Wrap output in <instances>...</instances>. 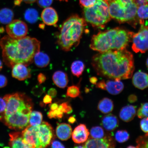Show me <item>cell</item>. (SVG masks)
I'll return each mask as SVG.
<instances>
[{
	"label": "cell",
	"mask_w": 148,
	"mask_h": 148,
	"mask_svg": "<svg viewBox=\"0 0 148 148\" xmlns=\"http://www.w3.org/2000/svg\"><path fill=\"white\" fill-rule=\"evenodd\" d=\"M92 64L98 75L114 80L130 79L134 70L133 55L125 49L99 52Z\"/></svg>",
	"instance_id": "1"
},
{
	"label": "cell",
	"mask_w": 148,
	"mask_h": 148,
	"mask_svg": "<svg viewBox=\"0 0 148 148\" xmlns=\"http://www.w3.org/2000/svg\"><path fill=\"white\" fill-rule=\"evenodd\" d=\"M3 62L9 67L23 64L32 63L35 54L40 51V42L37 39L25 36L14 39L5 36L0 40Z\"/></svg>",
	"instance_id": "2"
},
{
	"label": "cell",
	"mask_w": 148,
	"mask_h": 148,
	"mask_svg": "<svg viewBox=\"0 0 148 148\" xmlns=\"http://www.w3.org/2000/svg\"><path fill=\"white\" fill-rule=\"evenodd\" d=\"M133 33L119 27L99 32L92 36L90 47L99 52L125 49Z\"/></svg>",
	"instance_id": "3"
},
{
	"label": "cell",
	"mask_w": 148,
	"mask_h": 148,
	"mask_svg": "<svg viewBox=\"0 0 148 148\" xmlns=\"http://www.w3.org/2000/svg\"><path fill=\"white\" fill-rule=\"evenodd\" d=\"M86 22L77 14L64 22L57 36V43L61 49L70 51L79 45L87 26Z\"/></svg>",
	"instance_id": "4"
},
{
	"label": "cell",
	"mask_w": 148,
	"mask_h": 148,
	"mask_svg": "<svg viewBox=\"0 0 148 148\" xmlns=\"http://www.w3.org/2000/svg\"><path fill=\"white\" fill-rule=\"evenodd\" d=\"M108 4L110 15L120 23L134 21L138 6L136 0H105Z\"/></svg>",
	"instance_id": "5"
},
{
	"label": "cell",
	"mask_w": 148,
	"mask_h": 148,
	"mask_svg": "<svg viewBox=\"0 0 148 148\" xmlns=\"http://www.w3.org/2000/svg\"><path fill=\"white\" fill-rule=\"evenodd\" d=\"M84 19L92 27L102 28L110 21L111 18L108 4L105 0H97L93 6L84 8Z\"/></svg>",
	"instance_id": "6"
},
{
	"label": "cell",
	"mask_w": 148,
	"mask_h": 148,
	"mask_svg": "<svg viewBox=\"0 0 148 148\" xmlns=\"http://www.w3.org/2000/svg\"><path fill=\"white\" fill-rule=\"evenodd\" d=\"M32 109V106L27 107L10 115L3 116V122L10 129L19 130L25 129L29 124Z\"/></svg>",
	"instance_id": "7"
},
{
	"label": "cell",
	"mask_w": 148,
	"mask_h": 148,
	"mask_svg": "<svg viewBox=\"0 0 148 148\" xmlns=\"http://www.w3.org/2000/svg\"><path fill=\"white\" fill-rule=\"evenodd\" d=\"M3 99L6 101V107L3 116L10 115L27 107L32 106L30 100L23 93L16 92L7 94Z\"/></svg>",
	"instance_id": "8"
},
{
	"label": "cell",
	"mask_w": 148,
	"mask_h": 148,
	"mask_svg": "<svg viewBox=\"0 0 148 148\" xmlns=\"http://www.w3.org/2000/svg\"><path fill=\"white\" fill-rule=\"evenodd\" d=\"M132 49L135 53H145L148 49V26L141 25L140 29L132 36Z\"/></svg>",
	"instance_id": "9"
},
{
	"label": "cell",
	"mask_w": 148,
	"mask_h": 148,
	"mask_svg": "<svg viewBox=\"0 0 148 148\" xmlns=\"http://www.w3.org/2000/svg\"><path fill=\"white\" fill-rule=\"evenodd\" d=\"M6 31L7 34L11 38L20 39L27 36L28 29L25 22L19 20H15L7 25Z\"/></svg>",
	"instance_id": "10"
},
{
	"label": "cell",
	"mask_w": 148,
	"mask_h": 148,
	"mask_svg": "<svg viewBox=\"0 0 148 148\" xmlns=\"http://www.w3.org/2000/svg\"><path fill=\"white\" fill-rule=\"evenodd\" d=\"M37 132L40 148L49 145L53 136V129L51 125L47 122H42L37 126Z\"/></svg>",
	"instance_id": "11"
},
{
	"label": "cell",
	"mask_w": 148,
	"mask_h": 148,
	"mask_svg": "<svg viewBox=\"0 0 148 148\" xmlns=\"http://www.w3.org/2000/svg\"><path fill=\"white\" fill-rule=\"evenodd\" d=\"M21 134L24 143L29 148H40L37 132V126H27Z\"/></svg>",
	"instance_id": "12"
},
{
	"label": "cell",
	"mask_w": 148,
	"mask_h": 148,
	"mask_svg": "<svg viewBox=\"0 0 148 148\" xmlns=\"http://www.w3.org/2000/svg\"><path fill=\"white\" fill-rule=\"evenodd\" d=\"M115 146V141L110 135L100 139L90 138L86 140L84 145V148H112Z\"/></svg>",
	"instance_id": "13"
},
{
	"label": "cell",
	"mask_w": 148,
	"mask_h": 148,
	"mask_svg": "<svg viewBox=\"0 0 148 148\" xmlns=\"http://www.w3.org/2000/svg\"><path fill=\"white\" fill-rule=\"evenodd\" d=\"M89 135L86 125L81 124L76 127L72 133V139L76 143H82L88 140Z\"/></svg>",
	"instance_id": "14"
},
{
	"label": "cell",
	"mask_w": 148,
	"mask_h": 148,
	"mask_svg": "<svg viewBox=\"0 0 148 148\" xmlns=\"http://www.w3.org/2000/svg\"><path fill=\"white\" fill-rule=\"evenodd\" d=\"M27 66L23 64H17L12 66V76L20 81L29 78L31 76L30 70Z\"/></svg>",
	"instance_id": "15"
},
{
	"label": "cell",
	"mask_w": 148,
	"mask_h": 148,
	"mask_svg": "<svg viewBox=\"0 0 148 148\" xmlns=\"http://www.w3.org/2000/svg\"><path fill=\"white\" fill-rule=\"evenodd\" d=\"M41 17L43 23L48 25H56L58 20V16L56 10L49 7L45 8L42 11Z\"/></svg>",
	"instance_id": "16"
},
{
	"label": "cell",
	"mask_w": 148,
	"mask_h": 148,
	"mask_svg": "<svg viewBox=\"0 0 148 148\" xmlns=\"http://www.w3.org/2000/svg\"><path fill=\"white\" fill-rule=\"evenodd\" d=\"M132 82L135 87L145 89L148 87V74L141 71L137 72L133 76Z\"/></svg>",
	"instance_id": "17"
},
{
	"label": "cell",
	"mask_w": 148,
	"mask_h": 148,
	"mask_svg": "<svg viewBox=\"0 0 148 148\" xmlns=\"http://www.w3.org/2000/svg\"><path fill=\"white\" fill-rule=\"evenodd\" d=\"M119 123L116 116L112 114H108L102 118L101 125L106 130L114 131L118 127Z\"/></svg>",
	"instance_id": "18"
},
{
	"label": "cell",
	"mask_w": 148,
	"mask_h": 148,
	"mask_svg": "<svg viewBox=\"0 0 148 148\" xmlns=\"http://www.w3.org/2000/svg\"><path fill=\"white\" fill-rule=\"evenodd\" d=\"M124 86L120 80H109L105 81V90L112 95H116L123 91Z\"/></svg>",
	"instance_id": "19"
},
{
	"label": "cell",
	"mask_w": 148,
	"mask_h": 148,
	"mask_svg": "<svg viewBox=\"0 0 148 148\" xmlns=\"http://www.w3.org/2000/svg\"><path fill=\"white\" fill-rule=\"evenodd\" d=\"M72 133L73 131L71 126L66 123L60 124L57 126L56 130L57 137L64 141L67 140L71 138Z\"/></svg>",
	"instance_id": "20"
},
{
	"label": "cell",
	"mask_w": 148,
	"mask_h": 148,
	"mask_svg": "<svg viewBox=\"0 0 148 148\" xmlns=\"http://www.w3.org/2000/svg\"><path fill=\"white\" fill-rule=\"evenodd\" d=\"M136 113V107L129 105L123 107L119 112L120 118L125 122H130L134 119Z\"/></svg>",
	"instance_id": "21"
},
{
	"label": "cell",
	"mask_w": 148,
	"mask_h": 148,
	"mask_svg": "<svg viewBox=\"0 0 148 148\" xmlns=\"http://www.w3.org/2000/svg\"><path fill=\"white\" fill-rule=\"evenodd\" d=\"M52 79L54 84L59 88H64L68 85V76L63 71H57L55 72L53 74Z\"/></svg>",
	"instance_id": "22"
},
{
	"label": "cell",
	"mask_w": 148,
	"mask_h": 148,
	"mask_svg": "<svg viewBox=\"0 0 148 148\" xmlns=\"http://www.w3.org/2000/svg\"><path fill=\"white\" fill-rule=\"evenodd\" d=\"M10 142L9 145L10 147L13 148H29L24 143L22 134L19 132H14L10 133Z\"/></svg>",
	"instance_id": "23"
},
{
	"label": "cell",
	"mask_w": 148,
	"mask_h": 148,
	"mask_svg": "<svg viewBox=\"0 0 148 148\" xmlns=\"http://www.w3.org/2000/svg\"><path fill=\"white\" fill-rule=\"evenodd\" d=\"M114 108L113 102L108 98L105 97L100 101L98 103V110L104 114H107L112 112Z\"/></svg>",
	"instance_id": "24"
},
{
	"label": "cell",
	"mask_w": 148,
	"mask_h": 148,
	"mask_svg": "<svg viewBox=\"0 0 148 148\" xmlns=\"http://www.w3.org/2000/svg\"><path fill=\"white\" fill-rule=\"evenodd\" d=\"M33 60L36 65L40 68L47 66L49 64L50 61L49 56L40 51L35 54Z\"/></svg>",
	"instance_id": "25"
},
{
	"label": "cell",
	"mask_w": 148,
	"mask_h": 148,
	"mask_svg": "<svg viewBox=\"0 0 148 148\" xmlns=\"http://www.w3.org/2000/svg\"><path fill=\"white\" fill-rule=\"evenodd\" d=\"M13 11L8 8H3L0 10V23L8 25L12 21L14 17Z\"/></svg>",
	"instance_id": "26"
},
{
	"label": "cell",
	"mask_w": 148,
	"mask_h": 148,
	"mask_svg": "<svg viewBox=\"0 0 148 148\" xmlns=\"http://www.w3.org/2000/svg\"><path fill=\"white\" fill-rule=\"evenodd\" d=\"M85 68V64L82 61H74L71 64V66L72 73L75 76L79 77L82 75Z\"/></svg>",
	"instance_id": "27"
},
{
	"label": "cell",
	"mask_w": 148,
	"mask_h": 148,
	"mask_svg": "<svg viewBox=\"0 0 148 148\" xmlns=\"http://www.w3.org/2000/svg\"><path fill=\"white\" fill-rule=\"evenodd\" d=\"M42 120V115L41 112L38 111L31 112L29 116V125L32 126H38L41 124Z\"/></svg>",
	"instance_id": "28"
},
{
	"label": "cell",
	"mask_w": 148,
	"mask_h": 148,
	"mask_svg": "<svg viewBox=\"0 0 148 148\" xmlns=\"http://www.w3.org/2000/svg\"><path fill=\"white\" fill-rule=\"evenodd\" d=\"M24 16L25 20L28 23H34L38 19V12L34 8H29L25 11Z\"/></svg>",
	"instance_id": "29"
},
{
	"label": "cell",
	"mask_w": 148,
	"mask_h": 148,
	"mask_svg": "<svg viewBox=\"0 0 148 148\" xmlns=\"http://www.w3.org/2000/svg\"><path fill=\"white\" fill-rule=\"evenodd\" d=\"M136 15L139 18L140 25H144V20L148 19V4L139 6L137 10Z\"/></svg>",
	"instance_id": "30"
},
{
	"label": "cell",
	"mask_w": 148,
	"mask_h": 148,
	"mask_svg": "<svg viewBox=\"0 0 148 148\" xmlns=\"http://www.w3.org/2000/svg\"><path fill=\"white\" fill-rule=\"evenodd\" d=\"M90 135L92 138H101L105 136L104 131L103 127H93L90 130Z\"/></svg>",
	"instance_id": "31"
},
{
	"label": "cell",
	"mask_w": 148,
	"mask_h": 148,
	"mask_svg": "<svg viewBox=\"0 0 148 148\" xmlns=\"http://www.w3.org/2000/svg\"><path fill=\"white\" fill-rule=\"evenodd\" d=\"M130 134L125 130H119L116 131L115 134V138L116 141L119 143H123L129 140Z\"/></svg>",
	"instance_id": "32"
},
{
	"label": "cell",
	"mask_w": 148,
	"mask_h": 148,
	"mask_svg": "<svg viewBox=\"0 0 148 148\" xmlns=\"http://www.w3.org/2000/svg\"><path fill=\"white\" fill-rule=\"evenodd\" d=\"M136 148H148V133L138 137L136 140Z\"/></svg>",
	"instance_id": "33"
},
{
	"label": "cell",
	"mask_w": 148,
	"mask_h": 148,
	"mask_svg": "<svg viewBox=\"0 0 148 148\" xmlns=\"http://www.w3.org/2000/svg\"><path fill=\"white\" fill-rule=\"evenodd\" d=\"M137 115L139 118L148 117V103L141 104L137 111Z\"/></svg>",
	"instance_id": "34"
},
{
	"label": "cell",
	"mask_w": 148,
	"mask_h": 148,
	"mask_svg": "<svg viewBox=\"0 0 148 148\" xmlns=\"http://www.w3.org/2000/svg\"><path fill=\"white\" fill-rule=\"evenodd\" d=\"M80 93L79 88L75 86L69 87L66 92V95L68 97L73 98L78 97Z\"/></svg>",
	"instance_id": "35"
},
{
	"label": "cell",
	"mask_w": 148,
	"mask_h": 148,
	"mask_svg": "<svg viewBox=\"0 0 148 148\" xmlns=\"http://www.w3.org/2000/svg\"><path fill=\"white\" fill-rule=\"evenodd\" d=\"M64 115V113L58 108L55 110H51L47 113V116L50 119L58 118L61 119Z\"/></svg>",
	"instance_id": "36"
},
{
	"label": "cell",
	"mask_w": 148,
	"mask_h": 148,
	"mask_svg": "<svg viewBox=\"0 0 148 148\" xmlns=\"http://www.w3.org/2000/svg\"><path fill=\"white\" fill-rule=\"evenodd\" d=\"M58 108L65 114H70L73 112L71 106L67 102L62 103L59 106Z\"/></svg>",
	"instance_id": "37"
},
{
	"label": "cell",
	"mask_w": 148,
	"mask_h": 148,
	"mask_svg": "<svg viewBox=\"0 0 148 148\" xmlns=\"http://www.w3.org/2000/svg\"><path fill=\"white\" fill-rule=\"evenodd\" d=\"M81 6L84 8H88L93 6L97 0H79Z\"/></svg>",
	"instance_id": "38"
},
{
	"label": "cell",
	"mask_w": 148,
	"mask_h": 148,
	"mask_svg": "<svg viewBox=\"0 0 148 148\" xmlns=\"http://www.w3.org/2000/svg\"><path fill=\"white\" fill-rule=\"evenodd\" d=\"M140 128L144 133H148V117L143 118L140 123Z\"/></svg>",
	"instance_id": "39"
},
{
	"label": "cell",
	"mask_w": 148,
	"mask_h": 148,
	"mask_svg": "<svg viewBox=\"0 0 148 148\" xmlns=\"http://www.w3.org/2000/svg\"><path fill=\"white\" fill-rule=\"evenodd\" d=\"M53 0H37L39 6L41 8H46L49 7L53 3Z\"/></svg>",
	"instance_id": "40"
},
{
	"label": "cell",
	"mask_w": 148,
	"mask_h": 148,
	"mask_svg": "<svg viewBox=\"0 0 148 148\" xmlns=\"http://www.w3.org/2000/svg\"><path fill=\"white\" fill-rule=\"evenodd\" d=\"M6 107V101L4 99L0 97V114H3L4 115Z\"/></svg>",
	"instance_id": "41"
},
{
	"label": "cell",
	"mask_w": 148,
	"mask_h": 148,
	"mask_svg": "<svg viewBox=\"0 0 148 148\" xmlns=\"http://www.w3.org/2000/svg\"><path fill=\"white\" fill-rule=\"evenodd\" d=\"M7 83V79L6 77L4 75H0V88L4 87L6 86Z\"/></svg>",
	"instance_id": "42"
},
{
	"label": "cell",
	"mask_w": 148,
	"mask_h": 148,
	"mask_svg": "<svg viewBox=\"0 0 148 148\" xmlns=\"http://www.w3.org/2000/svg\"><path fill=\"white\" fill-rule=\"evenodd\" d=\"M51 147L53 148H64L65 147L58 140H54L52 143Z\"/></svg>",
	"instance_id": "43"
},
{
	"label": "cell",
	"mask_w": 148,
	"mask_h": 148,
	"mask_svg": "<svg viewBox=\"0 0 148 148\" xmlns=\"http://www.w3.org/2000/svg\"><path fill=\"white\" fill-rule=\"evenodd\" d=\"M46 79V76L42 73H40L38 76V80L39 84H42L45 82Z\"/></svg>",
	"instance_id": "44"
},
{
	"label": "cell",
	"mask_w": 148,
	"mask_h": 148,
	"mask_svg": "<svg viewBox=\"0 0 148 148\" xmlns=\"http://www.w3.org/2000/svg\"><path fill=\"white\" fill-rule=\"evenodd\" d=\"M48 94L52 98H55L57 95V90L54 88H51L48 90Z\"/></svg>",
	"instance_id": "45"
},
{
	"label": "cell",
	"mask_w": 148,
	"mask_h": 148,
	"mask_svg": "<svg viewBox=\"0 0 148 148\" xmlns=\"http://www.w3.org/2000/svg\"><path fill=\"white\" fill-rule=\"evenodd\" d=\"M52 101V99L50 96L47 94L44 97L43 99V103L45 104L51 103Z\"/></svg>",
	"instance_id": "46"
},
{
	"label": "cell",
	"mask_w": 148,
	"mask_h": 148,
	"mask_svg": "<svg viewBox=\"0 0 148 148\" xmlns=\"http://www.w3.org/2000/svg\"><path fill=\"white\" fill-rule=\"evenodd\" d=\"M138 98L137 96L134 94H131L129 96L128 98V101L131 103L136 102L137 101Z\"/></svg>",
	"instance_id": "47"
},
{
	"label": "cell",
	"mask_w": 148,
	"mask_h": 148,
	"mask_svg": "<svg viewBox=\"0 0 148 148\" xmlns=\"http://www.w3.org/2000/svg\"><path fill=\"white\" fill-rule=\"evenodd\" d=\"M42 89V88L41 86H36L33 90V93L36 95H38V93H40V95H41L42 94V92L44 90H41Z\"/></svg>",
	"instance_id": "48"
},
{
	"label": "cell",
	"mask_w": 148,
	"mask_h": 148,
	"mask_svg": "<svg viewBox=\"0 0 148 148\" xmlns=\"http://www.w3.org/2000/svg\"><path fill=\"white\" fill-rule=\"evenodd\" d=\"M105 81L103 80L96 84V87L105 90Z\"/></svg>",
	"instance_id": "49"
},
{
	"label": "cell",
	"mask_w": 148,
	"mask_h": 148,
	"mask_svg": "<svg viewBox=\"0 0 148 148\" xmlns=\"http://www.w3.org/2000/svg\"><path fill=\"white\" fill-rule=\"evenodd\" d=\"M138 7L140 5L148 4V0H136Z\"/></svg>",
	"instance_id": "50"
},
{
	"label": "cell",
	"mask_w": 148,
	"mask_h": 148,
	"mask_svg": "<svg viewBox=\"0 0 148 148\" xmlns=\"http://www.w3.org/2000/svg\"><path fill=\"white\" fill-rule=\"evenodd\" d=\"M49 107L51 110H53L58 109L59 105L56 103H53L50 105Z\"/></svg>",
	"instance_id": "51"
},
{
	"label": "cell",
	"mask_w": 148,
	"mask_h": 148,
	"mask_svg": "<svg viewBox=\"0 0 148 148\" xmlns=\"http://www.w3.org/2000/svg\"><path fill=\"white\" fill-rule=\"evenodd\" d=\"M90 83L93 84H96L97 81V79L95 77H92L90 79Z\"/></svg>",
	"instance_id": "52"
},
{
	"label": "cell",
	"mask_w": 148,
	"mask_h": 148,
	"mask_svg": "<svg viewBox=\"0 0 148 148\" xmlns=\"http://www.w3.org/2000/svg\"><path fill=\"white\" fill-rule=\"evenodd\" d=\"M76 121V119L73 116H70L68 119V121L70 123L73 124Z\"/></svg>",
	"instance_id": "53"
},
{
	"label": "cell",
	"mask_w": 148,
	"mask_h": 148,
	"mask_svg": "<svg viewBox=\"0 0 148 148\" xmlns=\"http://www.w3.org/2000/svg\"><path fill=\"white\" fill-rule=\"evenodd\" d=\"M22 1L27 3H32L35 2L36 0H22Z\"/></svg>",
	"instance_id": "54"
},
{
	"label": "cell",
	"mask_w": 148,
	"mask_h": 148,
	"mask_svg": "<svg viewBox=\"0 0 148 148\" xmlns=\"http://www.w3.org/2000/svg\"><path fill=\"white\" fill-rule=\"evenodd\" d=\"M23 1L22 0H15L14 2L15 5H19Z\"/></svg>",
	"instance_id": "55"
},
{
	"label": "cell",
	"mask_w": 148,
	"mask_h": 148,
	"mask_svg": "<svg viewBox=\"0 0 148 148\" xmlns=\"http://www.w3.org/2000/svg\"><path fill=\"white\" fill-rule=\"evenodd\" d=\"M3 68V63L0 60V71Z\"/></svg>",
	"instance_id": "56"
},
{
	"label": "cell",
	"mask_w": 148,
	"mask_h": 148,
	"mask_svg": "<svg viewBox=\"0 0 148 148\" xmlns=\"http://www.w3.org/2000/svg\"><path fill=\"white\" fill-rule=\"evenodd\" d=\"M4 31V29L3 27H0V33H3Z\"/></svg>",
	"instance_id": "57"
},
{
	"label": "cell",
	"mask_w": 148,
	"mask_h": 148,
	"mask_svg": "<svg viewBox=\"0 0 148 148\" xmlns=\"http://www.w3.org/2000/svg\"><path fill=\"white\" fill-rule=\"evenodd\" d=\"M75 148H84V146H77V147H75Z\"/></svg>",
	"instance_id": "58"
},
{
	"label": "cell",
	"mask_w": 148,
	"mask_h": 148,
	"mask_svg": "<svg viewBox=\"0 0 148 148\" xmlns=\"http://www.w3.org/2000/svg\"><path fill=\"white\" fill-rule=\"evenodd\" d=\"M127 148H136V147H134V146L130 145V146H128V147H127Z\"/></svg>",
	"instance_id": "59"
},
{
	"label": "cell",
	"mask_w": 148,
	"mask_h": 148,
	"mask_svg": "<svg viewBox=\"0 0 148 148\" xmlns=\"http://www.w3.org/2000/svg\"><path fill=\"white\" fill-rule=\"evenodd\" d=\"M58 1H65L66 2H68V0H58Z\"/></svg>",
	"instance_id": "60"
},
{
	"label": "cell",
	"mask_w": 148,
	"mask_h": 148,
	"mask_svg": "<svg viewBox=\"0 0 148 148\" xmlns=\"http://www.w3.org/2000/svg\"><path fill=\"white\" fill-rule=\"evenodd\" d=\"M146 64H147V67L148 68V58L147 59V62H146Z\"/></svg>",
	"instance_id": "61"
}]
</instances>
